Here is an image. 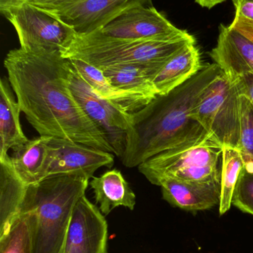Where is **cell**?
I'll use <instances>...</instances> for the list:
<instances>
[{
	"label": "cell",
	"instance_id": "27",
	"mask_svg": "<svg viewBox=\"0 0 253 253\" xmlns=\"http://www.w3.org/2000/svg\"><path fill=\"white\" fill-rule=\"evenodd\" d=\"M79 0H27L26 2L47 12H53Z\"/></svg>",
	"mask_w": 253,
	"mask_h": 253
},
{
	"label": "cell",
	"instance_id": "30",
	"mask_svg": "<svg viewBox=\"0 0 253 253\" xmlns=\"http://www.w3.org/2000/svg\"><path fill=\"white\" fill-rule=\"evenodd\" d=\"M27 0H0V12L1 14L6 10L17 7L26 2Z\"/></svg>",
	"mask_w": 253,
	"mask_h": 253
},
{
	"label": "cell",
	"instance_id": "19",
	"mask_svg": "<svg viewBox=\"0 0 253 253\" xmlns=\"http://www.w3.org/2000/svg\"><path fill=\"white\" fill-rule=\"evenodd\" d=\"M8 80L0 82V160L8 155V150L28 142L20 123L21 110L10 90Z\"/></svg>",
	"mask_w": 253,
	"mask_h": 253
},
{
	"label": "cell",
	"instance_id": "11",
	"mask_svg": "<svg viewBox=\"0 0 253 253\" xmlns=\"http://www.w3.org/2000/svg\"><path fill=\"white\" fill-rule=\"evenodd\" d=\"M141 5H152V0H79L49 13L83 35L102 29L120 15Z\"/></svg>",
	"mask_w": 253,
	"mask_h": 253
},
{
	"label": "cell",
	"instance_id": "32",
	"mask_svg": "<svg viewBox=\"0 0 253 253\" xmlns=\"http://www.w3.org/2000/svg\"><path fill=\"white\" fill-rule=\"evenodd\" d=\"M63 253H79L77 252H74V251H69V252Z\"/></svg>",
	"mask_w": 253,
	"mask_h": 253
},
{
	"label": "cell",
	"instance_id": "21",
	"mask_svg": "<svg viewBox=\"0 0 253 253\" xmlns=\"http://www.w3.org/2000/svg\"><path fill=\"white\" fill-rule=\"evenodd\" d=\"M26 186L15 172L9 155L0 160V237L19 214Z\"/></svg>",
	"mask_w": 253,
	"mask_h": 253
},
{
	"label": "cell",
	"instance_id": "3",
	"mask_svg": "<svg viewBox=\"0 0 253 253\" xmlns=\"http://www.w3.org/2000/svg\"><path fill=\"white\" fill-rule=\"evenodd\" d=\"M90 178L83 173L48 177L27 185L19 212L28 214L32 253H62L74 207Z\"/></svg>",
	"mask_w": 253,
	"mask_h": 253
},
{
	"label": "cell",
	"instance_id": "18",
	"mask_svg": "<svg viewBox=\"0 0 253 253\" xmlns=\"http://www.w3.org/2000/svg\"><path fill=\"white\" fill-rule=\"evenodd\" d=\"M89 185L104 215H108L118 207H125L131 211L135 208L136 196L119 169H110L101 176L92 177Z\"/></svg>",
	"mask_w": 253,
	"mask_h": 253
},
{
	"label": "cell",
	"instance_id": "1",
	"mask_svg": "<svg viewBox=\"0 0 253 253\" xmlns=\"http://www.w3.org/2000/svg\"><path fill=\"white\" fill-rule=\"evenodd\" d=\"M4 66L21 112L40 136L81 143L114 153L69 86L71 64L60 52L10 50Z\"/></svg>",
	"mask_w": 253,
	"mask_h": 253
},
{
	"label": "cell",
	"instance_id": "22",
	"mask_svg": "<svg viewBox=\"0 0 253 253\" xmlns=\"http://www.w3.org/2000/svg\"><path fill=\"white\" fill-rule=\"evenodd\" d=\"M244 168L243 159L239 149L223 146L221 169L220 215L225 214L233 205V193L239 175Z\"/></svg>",
	"mask_w": 253,
	"mask_h": 253
},
{
	"label": "cell",
	"instance_id": "8",
	"mask_svg": "<svg viewBox=\"0 0 253 253\" xmlns=\"http://www.w3.org/2000/svg\"><path fill=\"white\" fill-rule=\"evenodd\" d=\"M69 86L80 107L106 138L114 154L123 157L132 114L96 94L71 65Z\"/></svg>",
	"mask_w": 253,
	"mask_h": 253
},
{
	"label": "cell",
	"instance_id": "24",
	"mask_svg": "<svg viewBox=\"0 0 253 253\" xmlns=\"http://www.w3.org/2000/svg\"><path fill=\"white\" fill-rule=\"evenodd\" d=\"M239 150L243 159L244 169L253 172V104L244 96H241Z\"/></svg>",
	"mask_w": 253,
	"mask_h": 253
},
{
	"label": "cell",
	"instance_id": "20",
	"mask_svg": "<svg viewBox=\"0 0 253 253\" xmlns=\"http://www.w3.org/2000/svg\"><path fill=\"white\" fill-rule=\"evenodd\" d=\"M49 137L40 136L13 150L10 162L15 172L26 184H35L45 178Z\"/></svg>",
	"mask_w": 253,
	"mask_h": 253
},
{
	"label": "cell",
	"instance_id": "6",
	"mask_svg": "<svg viewBox=\"0 0 253 253\" xmlns=\"http://www.w3.org/2000/svg\"><path fill=\"white\" fill-rule=\"evenodd\" d=\"M193 117L223 146L239 149L241 96L234 80L224 71L203 90Z\"/></svg>",
	"mask_w": 253,
	"mask_h": 253
},
{
	"label": "cell",
	"instance_id": "9",
	"mask_svg": "<svg viewBox=\"0 0 253 253\" xmlns=\"http://www.w3.org/2000/svg\"><path fill=\"white\" fill-rule=\"evenodd\" d=\"M49 153L45 178L59 175L83 173L89 178L102 167L112 168L113 153L70 140L49 137Z\"/></svg>",
	"mask_w": 253,
	"mask_h": 253
},
{
	"label": "cell",
	"instance_id": "4",
	"mask_svg": "<svg viewBox=\"0 0 253 253\" xmlns=\"http://www.w3.org/2000/svg\"><path fill=\"white\" fill-rule=\"evenodd\" d=\"M191 43H196V40L188 31L172 40H128L105 35L100 29L90 34H77L62 55L66 59L83 61L102 71L122 64L165 65Z\"/></svg>",
	"mask_w": 253,
	"mask_h": 253
},
{
	"label": "cell",
	"instance_id": "23",
	"mask_svg": "<svg viewBox=\"0 0 253 253\" xmlns=\"http://www.w3.org/2000/svg\"><path fill=\"white\" fill-rule=\"evenodd\" d=\"M0 253H32V234L28 214L19 212L8 231L0 237Z\"/></svg>",
	"mask_w": 253,
	"mask_h": 253
},
{
	"label": "cell",
	"instance_id": "17",
	"mask_svg": "<svg viewBox=\"0 0 253 253\" xmlns=\"http://www.w3.org/2000/svg\"><path fill=\"white\" fill-rule=\"evenodd\" d=\"M68 59L76 71L98 96L114 102L126 112L132 114L138 112L151 102L150 99L144 96L124 91L114 87L105 78L103 73L99 68L79 59Z\"/></svg>",
	"mask_w": 253,
	"mask_h": 253
},
{
	"label": "cell",
	"instance_id": "10",
	"mask_svg": "<svg viewBox=\"0 0 253 253\" xmlns=\"http://www.w3.org/2000/svg\"><path fill=\"white\" fill-rule=\"evenodd\" d=\"M102 34L128 40H169L187 31L175 27L154 6H138L101 29Z\"/></svg>",
	"mask_w": 253,
	"mask_h": 253
},
{
	"label": "cell",
	"instance_id": "13",
	"mask_svg": "<svg viewBox=\"0 0 253 253\" xmlns=\"http://www.w3.org/2000/svg\"><path fill=\"white\" fill-rule=\"evenodd\" d=\"M215 47L209 56L229 77L253 74V41L230 25H219Z\"/></svg>",
	"mask_w": 253,
	"mask_h": 253
},
{
	"label": "cell",
	"instance_id": "16",
	"mask_svg": "<svg viewBox=\"0 0 253 253\" xmlns=\"http://www.w3.org/2000/svg\"><path fill=\"white\" fill-rule=\"evenodd\" d=\"M163 65L153 63L122 64L108 67L102 71L114 87L144 96L152 101L157 95L152 80Z\"/></svg>",
	"mask_w": 253,
	"mask_h": 253
},
{
	"label": "cell",
	"instance_id": "12",
	"mask_svg": "<svg viewBox=\"0 0 253 253\" xmlns=\"http://www.w3.org/2000/svg\"><path fill=\"white\" fill-rule=\"evenodd\" d=\"M108 224L101 210L86 196L76 204L63 253H107Z\"/></svg>",
	"mask_w": 253,
	"mask_h": 253
},
{
	"label": "cell",
	"instance_id": "15",
	"mask_svg": "<svg viewBox=\"0 0 253 253\" xmlns=\"http://www.w3.org/2000/svg\"><path fill=\"white\" fill-rule=\"evenodd\" d=\"M202 55L196 43H191L175 53L152 80L157 95L166 94L188 81L201 71Z\"/></svg>",
	"mask_w": 253,
	"mask_h": 253
},
{
	"label": "cell",
	"instance_id": "14",
	"mask_svg": "<svg viewBox=\"0 0 253 253\" xmlns=\"http://www.w3.org/2000/svg\"><path fill=\"white\" fill-rule=\"evenodd\" d=\"M157 186L161 188L164 200L184 211H206L221 202V181L196 182L163 178Z\"/></svg>",
	"mask_w": 253,
	"mask_h": 253
},
{
	"label": "cell",
	"instance_id": "31",
	"mask_svg": "<svg viewBox=\"0 0 253 253\" xmlns=\"http://www.w3.org/2000/svg\"><path fill=\"white\" fill-rule=\"evenodd\" d=\"M195 1L202 7L211 9L215 6L218 5V4L224 2L227 0H195Z\"/></svg>",
	"mask_w": 253,
	"mask_h": 253
},
{
	"label": "cell",
	"instance_id": "7",
	"mask_svg": "<svg viewBox=\"0 0 253 253\" xmlns=\"http://www.w3.org/2000/svg\"><path fill=\"white\" fill-rule=\"evenodd\" d=\"M2 15L14 28L21 48L27 51L63 53L77 34L56 16L28 3Z\"/></svg>",
	"mask_w": 253,
	"mask_h": 253
},
{
	"label": "cell",
	"instance_id": "29",
	"mask_svg": "<svg viewBox=\"0 0 253 253\" xmlns=\"http://www.w3.org/2000/svg\"><path fill=\"white\" fill-rule=\"evenodd\" d=\"M232 28L242 33L245 37L253 41V22L239 19L235 16L233 22L230 24Z\"/></svg>",
	"mask_w": 253,
	"mask_h": 253
},
{
	"label": "cell",
	"instance_id": "5",
	"mask_svg": "<svg viewBox=\"0 0 253 253\" xmlns=\"http://www.w3.org/2000/svg\"><path fill=\"white\" fill-rule=\"evenodd\" d=\"M223 145L211 134L208 136L161 152L138 167L152 184L163 178L184 181H221L220 158Z\"/></svg>",
	"mask_w": 253,
	"mask_h": 253
},
{
	"label": "cell",
	"instance_id": "26",
	"mask_svg": "<svg viewBox=\"0 0 253 253\" xmlns=\"http://www.w3.org/2000/svg\"><path fill=\"white\" fill-rule=\"evenodd\" d=\"M231 78V77H230ZM240 96H246L253 104V74L248 72L233 77Z\"/></svg>",
	"mask_w": 253,
	"mask_h": 253
},
{
	"label": "cell",
	"instance_id": "2",
	"mask_svg": "<svg viewBox=\"0 0 253 253\" xmlns=\"http://www.w3.org/2000/svg\"><path fill=\"white\" fill-rule=\"evenodd\" d=\"M222 72L215 62L203 65L188 81L132 114L123 165L136 168L161 152L211 135L193 111L203 90Z\"/></svg>",
	"mask_w": 253,
	"mask_h": 253
},
{
	"label": "cell",
	"instance_id": "25",
	"mask_svg": "<svg viewBox=\"0 0 253 253\" xmlns=\"http://www.w3.org/2000/svg\"><path fill=\"white\" fill-rule=\"evenodd\" d=\"M232 203L242 212L253 215V172L242 169Z\"/></svg>",
	"mask_w": 253,
	"mask_h": 253
},
{
	"label": "cell",
	"instance_id": "28",
	"mask_svg": "<svg viewBox=\"0 0 253 253\" xmlns=\"http://www.w3.org/2000/svg\"><path fill=\"white\" fill-rule=\"evenodd\" d=\"M236 17L253 22V0H233Z\"/></svg>",
	"mask_w": 253,
	"mask_h": 253
}]
</instances>
